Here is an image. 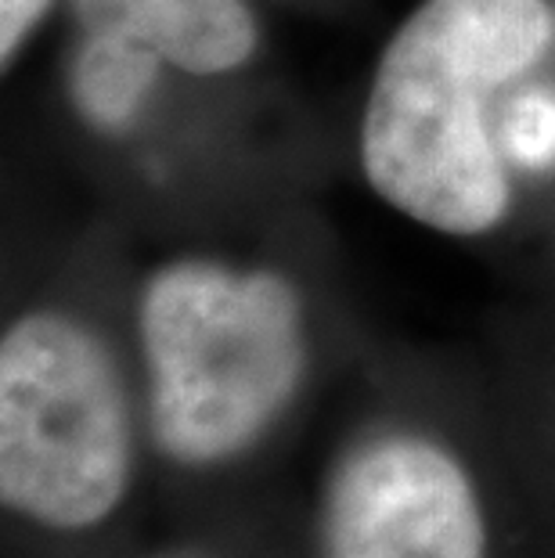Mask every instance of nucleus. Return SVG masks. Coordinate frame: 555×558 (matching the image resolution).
<instances>
[{"instance_id":"obj_7","label":"nucleus","mask_w":555,"mask_h":558,"mask_svg":"<svg viewBox=\"0 0 555 558\" xmlns=\"http://www.w3.org/2000/svg\"><path fill=\"white\" fill-rule=\"evenodd\" d=\"M101 558H286V551L270 530V519L245 530H188L152 522L145 533Z\"/></svg>"},{"instance_id":"obj_5","label":"nucleus","mask_w":555,"mask_h":558,"mask_svg":"<svg viewBox=\"0 0 555 558\" xmlns=\"http://www.w3.org/2000/svg\"><path fill=\"white\" fill-rule=\"evenodd\" d=\"M73 11L84 33L126 40L192 76L231 73L260 40L242 0H73Z\"/></svg>"},{"instance_id":"obj_2","label":"nucleus","mask_w":555,"mask_h":558,"mask_svg":"<svg viewBox=\"0 0 555 558\" xmlns=\"http://www.w3.org/2000/svg\"><path fill=\"white\" fill-rule=\"evenodd\" d=\"M156 522L130 336L65 303L0 336V558H101Z\"/></svg>"},{"instance_id":"obj_9","label":"nucleus","mask_w":555,"mask_h":558,"mask_svg":"<svg viewBox=\"0 0 555 558\" xmlns=\"http://www.w3.org/2000/svg\"><path fill=\"white\" fill-rule=\"evenodd\" d=\"M502 145L516 162L530 166V170L555 166V98H548V94L516 98L509 120H505Z\"/></svg>"},{"instance_id":"obj_6","label":"nucleus","mask_w":555,"mask_h":558,"mask_svg":"<svg viewBox=\"0 0 555 558\" xmlns=\"http://www.w3.org/2000/svg\"><path fill=\"white\" fill-rule=\"evenodd\" d=\"M156 62V54L141 51L134 44L87 33L73 65V94L80 112L91 116L98 126L126 123L141 94L148 90Z\"/></svg>"},{"instance_id":"obj_4","label":"nucleus","mask_w":555,"mask_h":558,"mask_svg":"<svg viewBox=\"0 0 555 558\" xmlns=\"http://www.w3.org/2000/svg\"><path fill=\"white\" fill-rule=\"evenodd\" d=\"M419 397L347 425L270 530L286 558H548L512 454H491Z\"/></svg>"},{"instance_id":"obj_3","label":"nucleus","mask_w":555,"mask_h":558,"mask_svg":"<svg viewBox=\"0 0 555 558\" xmlns=\"http://www.w3.org/2000/svg\"><path fill=\"white\" fill-rule=\"evenodd\" d=\"M555 40L548 0H422L375 69L361 120L372 192L422 228L476 239L509 213L494 90Z\"/></svg>"},{"instance_id":"obj_8","label":"nucleus","mask_w":555,"mask_h":558,"mask_svg":"<svg viewBox=\"0 0 555 558\" xmlns=\"http://www.w3.org/2000/svg\"><path fill=\"white\" fill-rule=\"evenodd\" d=\"M512 458H516L519 480H523L527 501L534 508L541 541H545V555L555 558V383L548 389L545 422H541L538 429L530 425V439Z\"/></svg>"},{"instance_id":"obj_1","label":"nucleus","mask_w":555,"mask_h":558,"mask_svg":"<svg viewBox=\"0 0 555 558\" xmlns=\"http://www.w3.org/2000/svg\"><path fill=\"white\" fill-rule=\"evenodd\" d=\"M156 522L264 526V472L322 375V325L278 267L181 256L156 267L130 314Z\"/></svg>"},{"instance_id":"obj_10","label":"nucleus","mask_w":555,"mask_h":558,"mask_svg":"<svg viewBox=\"0 0 555 558\" xmlns=\"http://www.w3.org/2000/svg\"><path fill=\"white\" fill-rule=\"evenodd\" d=\"M47 8H51V0H0V62L4 69L15 62V54L37 29Z\"/></svg>"}]
</instances>
